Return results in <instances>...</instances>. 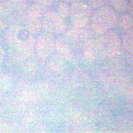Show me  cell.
<instances>
[{
	"label": "cell",
	"mask_w": 133,
	"mask_h": 133,
	"mask_svg": "<svg viewBox=\"0 0 133 133\" xmlns=\"http://www.w3.org/2000/svg\"><path fill=\"white\" fill-rule=\"evenodd\" d=\"M90 21L91 27L95 33L104 34L114 28L118 19L112 8L104 6L91 15Z\"/></svg>",
	"instance_id": "1"
},
{
	"label": "cell",
	"mask_w": 133,
	"mask_h": 133,
	"mask_svg": "<svg viewBox=\"0 0 133 133\" xmlns=\"http://www.w3.org/2000/svg\"><path fill=\"white\" fill-rule=\"evenodd\" d=\"M63 2H65L67 4H74L76 3H79V2H82V0H62Z\"/></svg>",
	"instance_id": "19"
},
{
	"label": "cell",
	"mask_w": 133,
	"mask_h": 133,
	"mask_svg": "<svg viewBox=\"0 0 133 133\" xmlns=\"http://www.w3.org/2000/svg\"><path fill=\"white\" fill-rule=\"evenodd\" d=\"M4 0H0V2H3V1H4Z\"/></svg>",
	"instance_id": "21"
},
{
	"label": "cell",
	"mask_w": 133,
	"mask_h": 133,
	"mask_svg": "<svg viewBox=\"0 0 133 133\" xmlns=\"http://www.w3.org/2000/svg\"><path fill=\"white\" fill-rule=\"evenodd\" d=\"M25 27L32 34L38 33L42 28V19L27 16L26 19Z\"/></svg>",
	"instance_id": "9"
},
{
	"label": "cell",
	"mask_w": 133,
	"mask_h": 133,
	"mask_svg": "<svg viewBox=\"0 0 133 133\" xmlns=\"http://www.w3.org/2000/svg\"><path fill=\"white\" fill-rule=\"evenodd\" d=\"M36 3L43 5L46 7L53 5L55 0H33Z\"/></svg>",
	"instance_id": "17"
},
{
	"label": "cell",
	"mask_w": 133,
	"mask_h": 133,
	"mask_svg": "<svg viewBox=\"0 0 133 133\" xmlns=\"http://www.w3.org/2000/svg\"><path fill=\"white\" fill-rule=\"evenodd\" d=\"M96 50L105 57L117 55L120 50L121 41L119 36L114 32L104 34L95 42Z\"/></svg>",
	"instance_id": "2"
},
{
	"label": "cell",
	"mask_w": 133,
	"mask_h": 133,
	"mask_svg": "<svg viewBox=\"0 0 133 133\" xmlns=\"http://www.w3.org/2000/svg\"><path fill=\"white\" fill-rule=\"evenodd\" d=\"M88 5L90 8L99 9L104 6V0H88Z\"/></svg>",
	"instance_id": "16"
},
{
	"label": "cell",
	"mask_w": 133,
	"mask_h": 133,
	"mask_svg": "<svg viewBox=\"0 0 133 133\" xmlns=\"http://www.w3.org/2000/svg\"><path fill=\"white\" fill-rule=\"evenodd\" d=\"M48 12L46 6L36 3L31 5L29 8L27 16L38 19H43V17Z\"/></svg>",
	"instance_id": "8"
},
{
	"label": "cell",
	"mask_w": 133,
	"mask_h": 133,
	"mask_svg": "<svg viewBox=\"0 0 133 133\" xmlns=\"http://www.w3.org/2000/svg\"><path fill=\"white\" fill-rule=\"evenodd\" d=\"M14 10V8L9 2H0V15L6 16L10 15Z\"/></svg>",
	"instance_id": "15"
},
{
	"label": "cell",
	"mask_w": 133,
	"mask_h": 133,
	"mask_svg": "<svg viewBox=\"0 0 133 133\" xmlns=\"http://www.w3.org/2000/svg\"><path fill=\"white\" fill-rule=\"evenodd\" d=\"M113 9L118 12H123L127 10L129 0H109Z\"/></svg>",
	"instance_id": "12"
},
{
	"label": "cell",
	"mask_w": 133,
	"mask_h": 133,
	"mask_svg": "<svg viewBox=\"0 0 133 133\" xmlns=\"http://www.w3.org/2000/svg\"><path fill=\"white\" fill-rule=\"evenodd\" d=\"M6 36L10 43H18L23 48L30 47L33 43V38L26 27L18 25L11 26L6 31Z\"/></svg>",
	"instance_id": "4"
},
{
	"label": "cell",
	"mask_w": 133,
	"mask_h": 133,
	"mask_svg": "<svg viewBox=\"0 0 133 133\" xmlns=\"http://www.w3.org/2000/svg\"><path fill=\"white\" fill-rule=\"evenodd\" d=\"M123 44L127 51L133 53V29L127 31L124 35Z\"/></svg>",
	"instance_id": "11"
},
{
	"label": "cell",
	"mask_w": 133,
	"mask_h": 133,
	"mask_svg": "<svg viewBox=\"0 0 133 133\" xmlns=\"http://www.w3.org/2000/svg\"><path fill=\"white\" fill-rule=\"evenodd\" d=\"M57 13L62 18H66L70 14V6L65 2L62 1L57 6Z\"/></svg>",
	"instance_id": "13"
},
{
	"label": "cell",
	"mask_w": 133,
	"mask_h": 133,
	"mask_svg": "<svg viewBox=\"0 0 133 133\" xmlns=\"http://www.w3.org/2000/svg\"><path fill=\"white\" fill-rule=\"evenodd\" d=\"M42 28L50 34H61L66 28V24L64 19L57 12L48 11L42 20Z\"/></svg>",
	"instance_id": "5"
},
{
	"label": "cell",
	"mask_w": 133,
	"mask_h": 133,
	"mask_svg": "<svg viewBox=\"0 0 133 133\" xmlns=\"http://www.w3.org/2000/svg\"><path fill=\"white\" fill-rule=\"evenodd\" d=\"M91 15L90 7L83 3H76L70 6L69 16L74 27H85L90 20Z\"/></svg>",
	"instance_id": "3"
},
{
	"label": "cell",
	"mask_w": 133,
	"mask_h": 133,
	"mask_svg": "<svg viewBox=\"0 0 133 133\" xmlns=\"http://www.w3.org/2000/svg\"><path fill=\"white\" fill-rule=\"evenodd\" d=\"M119 27L124 31H128L132 29L133 27V17L130 14L122 15L117 21Z\"/></svg>",
	"instance_id": "10"
},
{
	"label": "cell",
	"mask_w": 133,
	"mask_h": 133,
	"mask_svg": "<svg viewBox=\"0 0 133 133\" xmlns=\"http://www.w3.org/2000/svg\"><path fill=\"white\" fill-rule=\"evenodd\" d=\"M37 46L38 53L42 56L45 57L52 53L55 48L52 35L48 33L41 35L37 40Z\"/></svg>",
	"instance_id": "6"
},
{
	"label": "cell",
	"mask_w": 133,
	"mask_h": 133,
	"mask_svg": "<svg viewBox=\"0 0 133 133\" xmlns=\"http://www.w3.org/2000/svg\"><path fill=\"white\" fill-rule=\"evenodd\" d=\"M6 24L5 21L3 19H0V31L3 30L6 28Z\"/></svg>",
	"instance_id": "20"
},
{
	"label": "cell",
	"mask_w": 133,
	"mask_h": 133,
	"mask_svg": "<svg viewBox=\"0 0 133 133\" xmlns=\"http://www.w3.org/2000/svg\"><path fill=\"white\" fill-rule=\"evenodd\" d=\"M14 9L18 11L25 10L28 4V0H8Z\"/></svg>",
	"instance_id": "14"
},
{
	"label": "cell",
	"mask_w": 133,
	"mask_h": 133,
	"mask_svg": "<svg viewBox=\"0 0 133 133\" xmlns=\"http://www.w3.org/2000/svg\"><path fill=\"white\" fill-rule=\"evenodd\" d=\"M84 28L73 26L66 33L67 37L75 42H80L85 40L87 38V33Z\"/></svg>",
	"instance_id": "7"
},
{
	"label": "cell",
	"mask_w": 133,
	"mask_h": 133,
	"mask_svg": "<svg viewBox=\"0 0 133 133\" xmlns=\"http://www.w3.org/2000/svg\"><path fill=\"white\" fill-rule=\"evenodd\" d=\"M127 10H128L129 14L133 15V0H129Z\"/></svg>",
	"instance_id": "18"
}]
</instances>
